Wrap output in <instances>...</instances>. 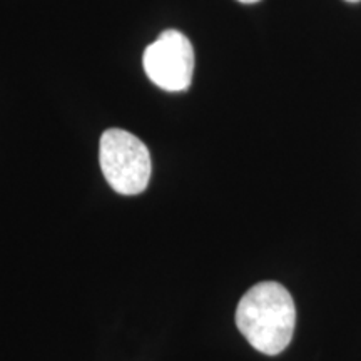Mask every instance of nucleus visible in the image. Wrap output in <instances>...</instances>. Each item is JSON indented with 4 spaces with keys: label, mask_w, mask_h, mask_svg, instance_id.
Listing matches in <instances>:
<instances>
[{
    "label": "nucleus",
    "mask_w": 361,
    "mask_h": 361,
    "mask_svg": "<svg viewBox=\"0 0 361 361\" xmlns=\"http://www.w3.org/2000/svg\"><path fill=\"white\" fill-rule=\"evenodd\" d=\"M296 308L290 291L276 281L255 284L236 308V326L259 353L279 355L293 340Z\"/></svg>",
    "instance_id": "f257e3e1"
},
{
    "label": "nucleus",
    "mask_w": 361,
    "mask_h": 361,
    "mask_svg": "<svg viewBox=\"0 0 361 361\" xmlns=\"http://www.w3.org/2000/svg\"><path fill=\"white\" fill-rule=\"evenodd\" d=\"M99 162L104 178L116 192L135 196L151 179V154L146 144L123 129H107L101 137Z\"/></svg>",
    "instance_id": "f03ea898"
},
{
    "label": "nucleus",
    "mask_w": 361,
    "mask_h": 361,
    "mask_svg": "<svg viewBox=\"0 0 361 361\" xmlns=\"http://www.w3.org/2000/svg\"><path fill=\"white\" fill-rule=\"evenodd\" d=\"M142 66L157 87L168 92H183L192 82V44L178 30H166L146 49Z\"/></svg>",
    "instance_id": "7ed1b4c3"
},
{
    "label": "nucleus",
    "mask_w": 361,
    "mask_h": 361,
    "mask_svg": "<svg viewBox=\"0 0 361 361\" xmlns=\"http://www.w3.org/2000/svg\"><path fill=\"white\" fill-rule=\"evenodd\" d=\"M238 2H241V4H256V2H259V0H238Z\"/></svg>",
    "instance_id": "20e7f679"
},
{
    "label": "nucleus",
    "mask_w": 361,
    "mask_h": 361,
    "mask_svg": "<svg viewBox=\"0 0 361 361\" xmlns=\"http://www.w3.org/2000/svg\"><path fill=\"white\" fill-rule=\"evenodd\" d=\"M345 2H351V4H356V2H361V0H345Z\"/></svg>",
    "instance_id": "39448f33"
}]
</instances>
